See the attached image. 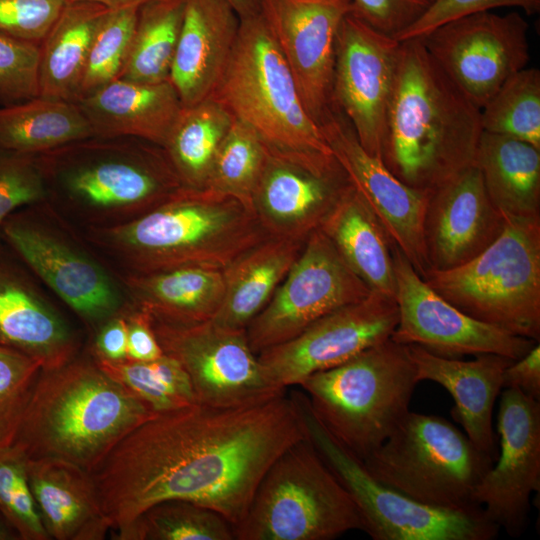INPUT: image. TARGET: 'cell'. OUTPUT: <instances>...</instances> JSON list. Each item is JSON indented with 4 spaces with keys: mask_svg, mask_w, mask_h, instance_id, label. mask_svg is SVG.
Masks as SVG:
<instances>
[{
    "mask_svg": "<svg viewBox=\"0 0 540 540\" xmlns=\"http://www.w3.org/2000/svg\"><path fill=\"white\" fill-rule=\"evenodd\" d=\"M306 436L293 393L245 407L195 402L136 427L92 476L113 531L173 499L212 509L234 528L271 465Z\"/></svg>",
    "mask_w": 540,
    "mask_h": 540,
    "instance_id": "cell-1",
    "label": "cell"
},
{
    "mask_svg": "<svg viewBox=\"0 0 540 540\" xmlns=\"http://www.w3.org/2000/svg\"><path fill=\"white\" fill-rule=\"evenodd\" d=\"M401 42L381 160L400 181L430 193L475 164L480 108L448 78L420 38Z\"/></svg>",
    "mask_w": 540,
    "mask_h": 540,
    "instance_id": "cell-2",
    "label": "cell"
},
{
    "mask_svg": "<svg viewBox=\"0 0 540 540\" xmlns=\"http://www.w3.org/2000/svg\"><path fill=\"white\" fill-rule=\"evenodd\" d=\"M267 237L238 199L187 187L127 223L85 230L86 240L116 262L121 274L183 267L223 271Z\"/></svg>",
    "mask_w": 540,
    "mask_h": 540,
    "instance_id": "cell-3",
    "label": "cell"
},
{
    "mask_svg": "<svg viewBox=\"0 0 540 540\" xmlns=\"http://www.w3.org/2000/svg\"><path fill=\"white\" fill-rule=\"evenodd\" d=\"M47 203L85 230L155 208L182 186L165 149L131 137H88L36 155Z\"/></svg>",
    "mask_w": 540,
    "mask_h": 540,
    "instance_id": "cell-4",
    "label": "cell"
},
{
    "mask_svg": "<svg viewBox=\"0 0 540 540\" xmlns=\"http://www.w3.org/2000/svg\"><path fill=\"white\" fill-rule=\"evenodd\" d=\"M155 414L87 355L41 369L15 446L28 459L55 458L93 472Z\"/></svg>",
    "mask_w": 540,
    "mask_h": 540,
    "instance_id": "cell-5",
    "label": "cell"
},
{
    "mask_svg": "<svg viewBox=\"0 0 540 540\" xmlns=\"http://www.w3.org/2000/svg\"><path fill=\"white\" fill-rule=\"evenodd\" d=\"M240 20L235 48L209 98L253 130L270 154L319 171L340 168L261 14Z\"/></svg>",
    "mask_w": 540,
    "mask_h": 540,
    "instance_id": "cell-6",
    "label": "cell"
},
{
    "mask_svg": "<svg viewBox=\"0 0 540 540\" xmlns=\"http://www.w3.org/2000/svg\"><path fill=\"white\" fill-rule=\"evenodd\" d=\"M418 383L408 346L388 339L299 385L316 418L362 461L410 411Z\"/></svg>",
    "mask_w": 540,
    "mask_h": 540,
    "instance_id": "cell-7",
    "label": "cell"
},
{
    "mask_svg": "<svg viewBox=\"0 0 540 540\" xmlns=\"http://www.w3.org/2000/svg\"><path fill=\"white\" fill-rule=\"evenodd\" d=\"M505 219L480 254L450 269H429L422 278L470 317L539 342L540 217Z\"/></svg>",
    "mask_w": 540,
    "mask_h": 540,
    "instance_id": "cell-8",
    "label": "cell"
},
{
    "mask_svg": "<svg viewBox=\"0 0 540 540\" xmlns=\"http://www.w3.org/2000/svg\"><path fill=\"white\" fill-rule=\"evenodd\" d=\"M238 540H331L364 531L361 515L308 436L268 469L243 520Z\"/></svg>",
    "mask_w": 540,
    "mask_h": 540,
    "instance_id": "cell-9",
    "label": "cell"
},
{
    "mask_svg": "<svg viewBox=\"0 0 540 540\" xmlns=\"http://www.w3.org/2000/svg\"><path fill=\"white\" fill-rule=\"evenodd\" d=\"M362 463L383 485L421 504L479 507L473 495L493 459L446 419L409 411Z\"/></svg>",
    "mask_w": 540,
    "mask_h": 540,
    "instance_id": "cell-10",
    "label": "cell"
},
{
    "mask_svg": "<svg viewBox=\"0 0 540 540\" xmlns=\"http://www.w3.org/2000/svg\"><path fill=\"white\" fill-rule=\"evenodd\" d=\"M307 436L347 490L374 540H492L499 527L482 507L436 508L416 502L374 479L313 414L304 393H295Z\"/></svg>",
    "mask_w": 540,
    "mask_h": 540,
    "instance_id": "cell-11",
    "label": "cell"
},
{
    "mask_svg": "<svg viewBox=\"0 0 540 540\" xmlns=\"http://www.w3.org/2000/svg\"><path fill=\"white\" fill-rule=\"evenodd\" d=\"M0 237L91 329L127 304L122 286L77 243L47 201L11 214Z\"/></svg>",
    "mask_w": 540,
    "mask_h": 540,
    "instance_id": "cell-12",
    "label": "cell"
},
{
    "mask_svg": "<svg viewBox=\"0 0 540 540\" xmlns=\"http://www.w3.org/2000/svg\"><path fill=\"white\" fill-rule=\"evenodd\" d=\"M151 320L163 353L186 371L197 403L245 407L286 392L267 377L246 329L229 328L213 319L192 324Z\"/></svg>",
    "mask_w": 540,
    "mask_h": 540,
    "instance_id": "cell-13",
    "label": "cell"
},
{
    "mask_svg": "<svg viewBox=\"0 0 540 540\" xmlns=\"http://www.w3.org/2000/svg\"><path fill=\"white\" fill-rule=\"evenodd\" d=\"M371 292L318 229L308 237L267 305L246 327L249 344L258 355Z\"/></svg>",
    "mask_w": 540,
    "mask_h": 540,
    "instance_id": "cell-14",
    "label": "cell"
},
{
    "mask_svg": "<svg viewBox=\"0 0 540 540\" xmlns=\"http://www.w3.org/2000/svg\"><path fill=\"white\" fill-rule=\"evenodd\" d=\"M529 25L518 12L481 11L448 21L419 37L448 78L482 108L530 60Z\"/></svg>",
    "mask_w": 540,
    "mask_h": 540,
    "instance_id": "cell-15",
    "label": "cell"
},
{
    "mask_svg": "<svg viewBox=\"0 0 540 540\" xmlns=\"http://www.w3.org/2000/svg\"><path fill=\"white\" fill-rule=\"evenodd\" d=\"M401 42L351 12L336 40L332 107L349 121L361 146L381 158Z\"/></svg>",
    "mask_w": 540,
    "mask_h": 540,
    "instance_id": "cell-16",
    "label": "cell"
},
{
    "mask_svg": "<svg viewBox=\"0 0 540 540\" xmlns=\"http://www.w3.org/2000/svg\"><path fill=\"white\" fill-rule=\"evenodd\" d=\"M392 254L399 319L391 340L449 358L497 354L512 360L538 343L463 313L430 288L395 246Z\"/></svg>",
    "mask_w": 540,
    "mask_h": 540,
    "instance_id": "cell-17",
    "label": "cell"
},
{
    "mask_svg": "<svg viewBox=\"0 0 540 540\" xmlns=\"http://www.w3.org/2000/svg\"><path fill=\"white\" fill-rule=\"evenodd\" d=\"M398 319L395 298L371 292L323 316L293 339L260 352L258 359L271 382L286 390L390 339Z\"/></svg>",
    "mask_w": 540,
    "mask_h": 540,
    "instance_id": "cell-18",
    "label": "cell"
},
{
    "mask_svg": "<svg viewBox=\"0 0 540 540\" xmlns=\"http://www.w3.org/2000/svg\"><path fill=\"white\" fill-rule=\"evenodd\" d=\"M500 453L473 499L487 517L513 538L529 524L530 498L540 488V402L506 388L497 414Z\"/></svg>",
    "mask_w": 540,
    "mask_h": 540,
    "instance_id": "cell-19",
    "label": "cell"
},
{
    "mask_svg": "<svg viewBox=\"0 0 540 540\" xmlns=\"http://www.w3.org/2000/svg\"><path fill=\"white\" fill-rule=\"evenodd\" d=\"M319 127L351 186L379 220L393 246L422 277L430 269L423 235L429 193L406 185L381 158L369 154L349 121L334 107Z\"/></svg>",
    "mask_w": 540,
    "mask_h": 540,
    "instance_id": "cell-20",
    "label": "cell"
},
{
    "mask_svg": "<svg viewBox=\"0 0 540 540\" xmlns=\"http://www.w3.org/2000/svg\"><path fill=\"white\" fill-rule=\"evenodd\" d=\"M351 11L352 0H260V14L318 125L332 109L337 34Z\"/></svg>",
    "mask_w": 540,
    "mask_h": 540,
    "instance_id": "cell-21",
    "label": "cell"
},
{
    "mask_svg": "<svg viewBox=\"0 0 540 540\" xmlns=\"http://www.w3.org/2000/svg\"><path fill=\"white\" fill-rule=\"evenodd\" d=\"M505 223L478 167L468 166L429 193L423 224L429 268L446 270L466 263L497 239Z\"/></svg>",
    "mask_w": 540,
    "mask_h": 540,
    "instance_id": "cell-22",
    "label": "cell"
},
{
    "mask_svg": "<svg viewBox=\"0 0 540 540\" xmlns=\"http://www.w3.org/2000/svg\"><path fill=\"white\" fill-rule=\"evenodd\" d=\"M348 185L341 166L319 171L269 153L251 208L269 236L305 242Z\"/></svg>",
    "mask_w": 540,
    "mask_h": 540,
    "instance_id": "cell-23",
    "label": "cell"
},
{
    "mask_svg": "<svg viewBox=\"0 0 540 540\" xmlns=\"http://www.w3.org/2000/svg\"><path fill=\"white\" fill-rule=\"evenodd\" d=\"M0 345L32 357L43 370L66 364L81 347L66 319L1 248Z\"/></svg>",
    "mask_w": 540,
    "mask_h": 540,
    "instance_id": "cell-24",
    "label": "cell"
},
{
    "mask_svg": "<svg viewBox=\"0 0 540 540\" xmlns=\"http://www.w3.org/2000/svg\"><path fill=\"white\" fill-rule=\"evenodd\" d=\"M418 382L432 381L444 387L455 405L453 419L469 440L493 460L497 457L492 428L493 408L503 389V374L512 359L497 354L461 360L437 355L415 344L407 345Z\"/></svg>",
    "mask_w": 540,
    "mask_h": 540,
    "instance_id": "cell-25",
    "label": "cell"
},
{
    "mask_svg": "<svg viewBox=\"0 0 540 540\" xmlns=\"http://www.w3.org/2000/svg\"><path fill=\"white\" fill-rule=\"evenodd\" d=\"M240 22L227 0H186L169 76L183 107L209 98L233 53Z\"/></svg>",
    "mask_w": 540,
    "mask_h": 540,
    "instance_id": "cell-26",
    "label": "cell"
},
{
    "mask_svg": "<svg viewBox=\"0 0 540 540\" xmlns=\"http://www.w3.org/2000/svg\"><path fill=\"white\" fill-rule=\"evenodd\" d=\"M77 104L94 137H131L163 148L184 108L170 80L137 82L122 78Z\"/></svg>",
    "mask_w": 540,
    "mask_h": 540,
    "instance_id": "cell-27",
    "label": "cell"
},
{
    "mask_svg": "<svg viewBox=\"0 0 540 540\" xmlns=\"http://www.w3.org/2000/svg\"><path fill=\"white\" fill-rule=\"evenodd\" d=\"M27 475L50 539L103 540L111 530L92 473L55 458L28 459Z\"/></svg>",
    "mask_w": 540,
    "mask_h": 540,
    "instance_id": "cell-28",
    "label": "cell"
},
{
    "mask_svg": "<svg viewBox=\"0 0 540 540\" xmlns=\"http://www.w3.org/2000/svg\"><path fill=\"white\" fill-rule=\"evenodd\" d=\"M127 299L152 319L192 324L211 320L225 293L223 271L183 267L148 274H119Z\"/></svg>",
    "mask_w": 540,
    "mask_h": 540,
    "instance_id": "cell-29",
    "label": "cell"
},
{
    "mask_svg": "<svg viewBox=\"0 0 540 540\" xmlns=\"http://www.w3.org/2000/svg\"><path fill=\"white\" fill-rule=\"evenodd\" d=\"M319 229L372 292L395 298L393 244L350 183Z\"/></svg>",
    "mask_w": 540,
    "mask_h": 540,
    "instance_id": "cell-30",
    "label": "cell"
},
{
    "mask_svg": "<svg viewBox=\"0 0 540 540\" xmlns=\"http://www.w3.org/2000/svg\"><path fill=\"white\" fill-rule=\"evenodd\" d=\"M305 242L269 236L224 269V298L213 320L246 329L267 305Z\"/></svg>",
    "mask_w": 540,
    "mask_h": 540,
    "instance_id": "cell-31",
    "label": "cell"
},
{
    "mask_svg": "<svg viewBox=\"0 0 540 540\" xmlns=\"http://www.w3.org/2000/svg\"><path fill=\"white\" fill-rule=\"evenodd\" d=\"M475 165L489 199L505 218L540 217V149L483 131Z\"/></svg>",
    "mask_w": 540,
    "mask_h": 540,
    "instance_id": "cell-32",
    "label": "cell"
},
{
    "mask_svg": "<svg viewBox=\"0 0 540 540\" xmlns=\"http://www.w3.org/2000/svg\"><path fill=\"white\" fill-rule=\"evenodd\" d=\"M109 9L86 1H67L40 43L39 96L77 103L89 51Z\"/></svg>",
    "mask_w": 540,
    "mask_h": 540,
    "instance_id": "cell-33",
    "label": "cell"
},
{
    "mask_svg": "<svg viewBox=\"0 0 540 540\" xmlns=\"http://www.w3.org/2000/svg\"><path fill=\"white\" fill-rule=\"evenodd\" d=\"M91 136L75 102L37 96L0 108V150L38 155Z\"/></svg>",
    "mask_w": 540,
    "mask_h": 540,
    "instance_id": "cell-34",
    "label": "cell"
},
{
    "mask_svg": "<svg viewBox=\"0 0 540 540\" xmlns=\"http://www.w3.org/2000/svg\"><path fill=\"white\" fill-rule=\"evenodd\" d=\"M234 120L223 105L211 98L183 108L164 146L183 187L205 188Z\"/></svg>",
    "mask_w": 540,
    "mask_h": 540,
    "instance_id": "cell-35",
    "label": "cell"
},
{
    "mask_svg": "<svg viewBox=\"0 0 540 540\" xmlns=\"http://www.w3.org/2000/svg\"><path fill=\"white\" fill-rule=\"evenodd\" d=\"M185 5L186 0H149L139 6L130 54L120 78L169 80Z\"/></svg>",
    "mask_w": 540,
    "mask_h": 540,
    "instance_id": "cell-36",
    "label": "cell"
},
{
    "mask_svg": "<svg viewBox=\"0 0 540 540\" xmlns=\"http://www.w3.org/2000/svg\"><path fill=\"white\" fill-rule=\"evenodd\" d=\"M116 540H233L234 529L222 515L186 500H166L147 508L114 530Z\"/></svg>",
    "mask_w": 540,
    "mask_h": 540,
    "instance_id": "cell-37",
    "label": "cell"
},
{
    "mask_svg": "<svg viewBox=\"0 0 540 540\" xmlns=\"http://www.w3.org/2000/svg\"><path fill=\"white\" fill-rule=\"evenodd\" d=\"M94 360L108 376L157 415L196 402L186 371L177 360L166 354L147 362Z\"/></svg>",
    "mask_w": 540,
    "mask_h": 540,
    "instance_id": "cell-38",
    "label": "cell"
},
{
    "mask_svg": "<svg viewBox=\"0 0 540 540\" xmlns=\"http://www.w3.org/2000/svg\"><path fill=\"white\" fill-rule=\"evenodd\" d=\"M482 130L527 142L540 149V71L524 68L480 109Z\"/></svg>",
    "mask_w": 540,
    "mask_h": 540,
    "instance_id": "cell-39",
    "label": "cell"
},
{
    "mask_svg": "<svg viewBox=\"0 0 540 540\" xmlns=\"http://www.w3.org/2000/svg\"><path fill=\"white\" fill-rule=\"evenodd\" d=\"M268 155L256 133L234 120L218 150L205 188L232 196L252 210V196Z\"/></svg>",
    "mask_w": 540,
    "mask_h": 540,
    "instance_id": "cell-40",
    "label": "cell"
},
{
    "mask_svg": "<svg viewBox=\"0 0 540 540\" xmlns=\"http://www.w3.org/2000/svg\"><path fill=\"white\" fill-rule=\"evenodd\" d=\"M139 7L108 10L95 33L77 103L120 78L127 63Z\"/></svg>",
    "mask_w": 540,
    "mask_h": 540,
    "instance_id": "cell-41",
    "label": "cell"
},
{
    "mask_svg": "<svg viewBox=\"0 0 540 540\" xmlns=\"http://www.w3.org/2000/svg\"><path fill=\"white\" fill-rule=\"evenodd\" d=\"M28 458L13 445L0 450V516L21 540H49L27 475Z\"/></svg>",
    "mask_w": 540,
    "mask_h": 540,
    "instance_id": "cell-42",
    "label": "cell"
},
{
    "mask_svg": "<svg viewBox=\"0 0 540 540\" xmlns=\"http://www.w3.org/2000/svg\"><path fill=\"white\" fill-rule=\"evenodd\" d=\"M41 369L32 357L0 345V450L15 444Z\"/></svg>",
    "mask_w": 540,
    "mask_h": 540,
    "instance_id": "cell-43",
    "label": "cell"
},
{
    "mask_svg": "<svg viewBox=\"0 0 540 540\" xmlns=\"http://www.w3.org/2000/svg\"><path fill=\"white\" fill-rule=\"evenodd\" d=\"M40 44L0 32V101L6 105L39 96Z\"/></svg>",
    "mask_w": 540,
    "mask_h": 540,
    "instance_id": "cell-44",
    "label": "cell"
},
{
    "mask_svg": "<svg viewBox=\"0 0 540 540\" xmlns=\"http://www.w3.org/2000/svg\"><path fill=\"white\" fill-rule=\"evenodd\" d=\"M44 201L46 189L37 156L0 150V235L11 214Z\"/></svg>",
    "mask_w": 540,
    "mask_h": 540,
    "instance_id": "cell-45",
    "label": "cell"
},
{
    "mask_svg": "<svg viewBox=\"0 0 540 540\" xmlns=\"http://www.w3.org/2000/svg\"><path fill=\"white\" fill-rule=\"evenodd\" d=\"M67 0H0V32L40 44Z\"/></svg>",
    "mask_w": 540,
    "mask_h": 540,
    "instance_id": "cell-46",
    "label": "cell"
},
{
    "mask_svg": "<svg viewBox=\"0 0 540 540\" xmlns=\"http://www.w3.org/2000/svg\"><path fill=\"white\" fill-rule=\"evenodd\" d=\"M500 7H514L527 15H534L540 11V0H433L425 12L396 39L419 38L458 17Z\"/></svg>",
    "mask_w": 540,
    "mask_h": 540,
    "instance_id": "cell-47",
    "label": "cell"
},
{
    "mask_svg": "<svg viewBox=\"0 0 540 540\" xmlns=\"http://www.w3.org/2000/svg\"><path fill=\"white\" fill-rule=\"evenodd\" d=\"M430 4L429 0H352L351 13L373 29L396 38Z\"/></svg>",
    "mask_w": 540,
    "mask_h": 540,
    "instance_id": "cell-48",
    "label": "cell"
},
{
    "mask_svg": "<svg viewBox=\"0 0 540 540\" xmlns=\"http://www.w3.org/2000/svg\"><path fill=\"white\" fill-rule=\"evenodd\" d=\"M127 360L147 362L164 353L152 327L151 316L134 306L127 308Z\"/></svg>",
    "mask_w": 540,
    "mask_h": 540,
    "instance_id": "cell-49",
    "label": "cell"
},
{
    "mask_svg": "<svg viewBox=\"0 0 540 540\" xmlns=\"http://www.w3.org/2000/svg\"><path fill=\"white\" fill-rule=\"evenodd\" d=\"M100 324L89 348V354L97 360L123 361L127 359V308Z\"/></svg>",
    "mask_w": 540,
    "mask_h": 540,
    "instance_id": "cell-50",
    "label": "cell"
},
{
    "mask_svg": "<svg viewBox=\"0 0 540 540\" xmlns=\"http://www.w3.org/2000/svg\"><path fill=\"white\" fill-rule=\"evenodd\" d=\"M517 389L540 400V345L536 343L525 355L513 360L503 374V389Z\"/></svg>",
    "mask_w": 540,
    "mask_h": 540,
    "instance_id": "cell-51",
    "label": "cell"
},
{
    "mask_svg": "<svg viewBox=\"0 0 540 540\" xmlns=\"http://www.w3.org/2000/svg\"><path fill=\"white\" fill-rule=\"evenodd\" d=\"M240 18L260 13V0H227Z\"/></svg>",
    "mask_w": 540,
    "mask_h": 540,
    "instance_id": "cell-52",
    "label": "cell"
},
{
    "mask_svg": "<svg viewBox=\"0 0 540 540\" xmlns=\"http://www.w3.org/2000/svg\"><path fill=\"white\" fill-rule=\"evenodd\" d=\"M67 1H86V2H92L99 5H102L103 7L109 9V10H117V9H123L128 7H139L143 3L149 1V0H67Z\"/></svg>",
    "mask_w": 540,
    "mask_h": 540,
    "instance_id": "cell-53",
    "label": "cell"
},
{
    "mask_svg": "<svg viewBox=\"0 0 540 540\" xmlns=\"http://www.w3.org/2000/svg\"><path fill=\"white\" fill-rule=\"evenodd\" d=\"M9 539H17V537L0 516V540Z\"/></svg>",
    "mask_w": 540,
    "mask_h": 540,
    "instance_id": "cell-54",
    "label": "cell"
},
{
    "mask_svg": "<svg viewBox=\"0 0 540 540\" xmlns=\"http://www.w3.org/2000/svg\"><path fill=\"white\" fill-rule=\"evenodd\" d=\"M430 2H432L433 0H429Z\"/></svg>",
    "mask_w": 540,
    "mask_h": 540,
    "instance_id": "cell-55",
    "label": "cell"
}]
</instances>
